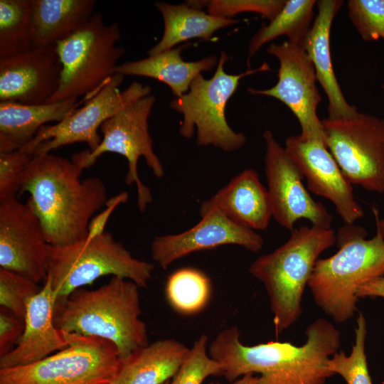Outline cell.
I'll return each instance as SVG.
<instances>
[{
    "instance_id": "cell-38",
    "label": "cell",
    "mask_w": 384,
    "mask_h": 384,
    "mask_svg": "<svg viewBox=\"0 0 384 384\" xmlns=\"http://www.w3.org/2000/svg\"><path fill=\"white\" fill-rule=\"evenodd\" d=\"M358 298L382 297L384 298V276L373 279L361 286L357 291Z\"/></svg>"
},
{
    "instance_id": "cell-42",
    "label": "cell",
    "mask_w": 384,
    "mask_h": 384,
    "mask_svg": "<svg viewBox=\"0 0 384 384\" xmlns=\"http://www.w3.org/2000/svg\"><path fill=\"white\" fill-rule=\"evenodd\" d=\"M164 384H170V382H169V381H168V382H166V383H164Z\"/></svg>"
},
{
    "instance_id": "cell-32",
    "label": "cell",
    "mask_w": 384,
    "mask_h": 384,
    "mask_svg": "<svg viewBox=\"0 0 384 384\" xmlns=\"http://www.w3.org/2000/svg\"><path fill=\"white\" fill-rule=\"evenodd\" d=\"M41 288L31 279L0 268V305L21 321H24L26 307L30 299Z\"/></svg>"
},
{
    "instance_id": "cell-10",
    "label": "cell",
    "mask_w": 384,
    "mask_h": 384,
    "mask_svg": "<svg viewBox=\"0 0 384 384\" xmlns=\"http://www.w3.org/2000/svg\"><path fill=\"white\" fill-rule=\"evenodd\" d=\"M155 102L149 95L127 105L107 119L100 127L102 134L99 146L93 151L85 149L73 154L72 161L82 171L91 167L103 154H120L127 161L125 183L135 184L137 206L144 212L153 201L150 189L141 181L138 174V161L143 157L155 176L161 178L164 169L153 149L149 132L148 119Z\"/></svg>"
},
{
    "instance_id": "cell-39",
    "label": "cell",
    "mask_w": 384,
    "mask_h": 384,
    "mask_svg": "<svg viewBox=\"0 0 384 384\" xmlns=\"http://www.w3.org/2000/svg\"><path fill=\"white\" fill-rule=\"evenodd\" d=\"M254 374H247L240 377L239 379L232 382L230 384H258V376ZM208 384H221L220 383L210 382Z\"/></svg>"
},
{
    "instance_id": "cell-20",
    "label": "cell",
    "mask_w": 384,
    "mask_h": 384,
    "mask_svg": "<svg viewBox=\"0 0 384 384\" xmlns=\"http://www.w3.org/2000/svg\"><path fill=\"white\" fill-rule=\"evenodd\" d=\"M212 210L220 211L232 221L252 230L266 229L272 217L268 191L252 169L243 170L202 202L200 216Z\"/></svg>"
},
{
    "instance_id": "cell-13",
    "label": "cell",
    "mask_w": 384,
    "mask_h": 384,
    "mask_svg": "<svg viewBox=\"0 0 384 384\" xmlns=\"http://www.w3.org/2000/svg\"><path fill=\"white\" fill-rule=\"evenodd\" d=\"M267 52L279 63L277 82L267 89L248 87L255 95L275 98L284 104L297 117L301 128L299 136L305 140L324 143L322 122L317 114L321 96L316 86L314 67L302 47L288 41L271 43Z\"/></svg>"
},
{
    "instance_id": "cell-15",
    "label": "cell",
    "mask_w": 384,
    "mask_h": 384,
    "mask_svg": "<svg viewBox=\"0 0 384 384\" xmlns=\"http://www.w3.org/2000/svg\"><path fill=\"white\" fill-rule=\"evenodd\" d=\"M48 246L41 223L26 203L0 201V268L43 283Z\"/></svg>"
},
{
    "instance_id": "cell-26",
    "label": "cell",
    "mask_w": 384,
    "mask_h": 384,
    "mask_svg": "<svg viewBox=\"0 0 384 384\" xmlns=\"http://www.w3.org/2000/svg\"><path fill=\"white\" fill-rule=\"evenodd\" d=\"M164 20V28L160 41L148 51L149 56L174 48L192 38L209 41L219 29L238 23L233 18H223L191 7L186 3H154Z\"/></svg>"
},
{
    "instance_id": "cell-36",
    "label": "cell",
    "mask_w": 384,
    "mask_h": 384,
    "mask_svg": "<svg viewBox=\"0 0 384 384\" xmlns=\"http://www.w3.org/2000/svg\"><path fill=\"white\" fill-rule=\"evenodd\" d=\"M24 330V322L8 309H0V356L14 348Z\"/></svg>"
},
{
    "instance_id": "cell-27",
    "label": "cell",
    "mask_w": 384,
    "mask_h": 384,
    "mask_svg": "<svg viewBox=\"0 0 384 384\" xmlns=\"http://www.w3.org/2000/svg\"><path fill=\"white\" fill-rule=\"evenodd\" d=\"M316 0H286L279 13L263 24L248 44L247 65L251 58L266 43L285 36L290 43L302 47L314 22Z\"/></svg>"
},
{
    "instance_id": "cell-6",
    "label": "cell",
    "mask_w": 384,
    "mask_h": 384,
    "mask_svg": "<svg viewBox=\"0 0 384 384\" xmlns=\"http://www.w3.org/2000/svg\"><path fill=\"white\" fill-rule=\"evenodd\" d=\"M154 269L151 263L133 257L107 231L71 245L48 246V276L56 302L107 275L123 277L145 288Z\"/></svg>"
},
{
    "instance_id": "cell-19",
    "label": "cell",
    "mask_w": 384,
    "mask_h": 384,
    "mask_svg": "<svg viewBox=\"0 0 384 384\" xmlns=\"http://www.w3.org/2000/svg\"><path fill=\"white\" fill-rule=\"evenodd\" d=\"M43 284L27 304L24 330L16 346L0 356V369L33 363L68 346L63 331L54 324L56 299L48 276Z\"/></svg>"
},
{
    "instance_id": "cell-1",
    "label": "cell",
    "mask_w": 384,
    "mask_h": 384,
    "mask_svg": "<svg viewBox=\"0 0 384 384\" xmlns=\"http://www.w3.org/2000/svg\"><path fill=\"white\" fill-rule=\"evenodd\" d=\"M82 171L67 158L35 154L21 178L20 193L40 220L48 245H68L84 240L95 213L105 206L107 187L100 177L80 179Z\"/></svg>"
},
{
    "instance_id": "cell-17",
    "label": "cell",
    "mask_w": 384,
    "mask_h": 384,
    "mask_svg": "<svg viewBox=\"0 0 384 384\" xmlns=\"http://www.w3.org/2000/svg\"><path fill=\"white\" fill-rule=\"evenodd\" d=\"M263 242L262 237L255 230L237 224L218 210H212L186 231L155 237L150 249L152 259L166 269L174 262L195 252L236 245L257 252Z\"/></svg>"
},
{
    "instance_id": "cell-9",
    "label": "cell",
    "mask_w": 384,
    "mask_h": 384,
    "mask_svg": "<svg viewBox=\"0 0 384 384\" xmlns=\"http://www.w3.org/2000/svg\"><path fill=\"white\" fill-rule=\"evenodd\" d=\"M68 346L31 364L0 369V384L112 383L120 364L111 342L63 331Z\"/></svg>"
},
{
    "instance_id": "cell-37",
    "label": "cell",
    "mask_w": 384,
    "mask_h": 384,
    "mask_svg": "<svg viewBox=\"0 0 384 384\" xmlns=\"http://www.w3.org/2000/svg\"><path fill=\"white\" fill-rule=\"evenodd\" d=\"M129 195L123 191L107 200L105 208L99 214L95 215L90 220L88 226V234L87 237H93L103 233L107 220L119 205L127 202Z\"/></svg>"
},
{
    "instance_id": "cell-33",
    "label": "cell",
    "mask_w": 384,
    "mask_h": 384,
    "mask_svg": "<svg viewBox=\"0 0 384 384\" xmlns=\"http://www.w3.org/2000/svg\"><path fill=\"white\" fill-rule=\"evenodd\" d=\"M186 3L198 9L206 6L208 14L223 18H233L240 13L252 12L270 21L282 10L286 0H212Z\"/></svg>"
},
{
    "instance_id": "cell-4",
    "label": "cell",
    "mask_w": 384,
    "mask_h": 384,
    "mask_svg": "<svg viewBox=\"0 0 384 384\" xmlns=\"http://www.w3.org/2000/svg\"><path fill=\"white\" fill-rule=\"evenodd\" d=\"M367 234L353 224L341 227L338 250L316 261L308 283L316 304L339 324L354 316L358 289L384 276V237L377 228L372 238Z\"/></svg>"
},
{
    "instance_id": "cell-29",
    "label": "cell",
    "mask_w": 384,
    "mask_h": 384,
    "mask_svg": "<svg viewBox=\"0 0 384 384\" xmlns=\"http://www.w3.org/2000/svg\"><path fill=\"white\" fill-rule=\"evenodd\" d=\"M30 0H0V59L31 49Z\"/></svg>"
},
{
    "instance_id": "cell-25",
    "label": "cell",
    "mask_w": 384,
    "mask_h": 384,
    "mask_svg": "<svg viewBox=\"0 0 384 384\" xmlns=\"http://www.w3.org/2000/svg\"><path fill=\"white\" fill-rule=\"evenodd\" d=\"M186 45L150 55L146 58L117 65L115 73L156 79L167 85L176 97L186 93L192 81L202 72L210 71L218 60L209 55L197 61H184L182 50Z\"/></svg>"
},
{
    "instance_id": "cell-21",
    "label": "cell",
    "mask_w": 384,
    "mask_h": 384,
    "mask_svg": "<svg viewBox=\"0 0 384 384\" xmlns=\"http://www.w3.org/2000/svg\"><path fill=\"white\" fill-rule=\"evenodd\" d=\"M340 0L316 1L318 13L302 47L309 57L316 80L328 100L329 119H341L356 116L359 112L346 100L336 79L331 60L330 34L333 21L341 8Z\"/></svg>"
},
{
    "instance_id": "cell-5",
    "label": "cell",
    "mask_w": 384,
    "mask_h": 384,
    "mask_svg": "<svg viewBox=\"0 0 384 384\" xmlns=\"http://www.w3.org/2000/svg\"><path fill=\"white\" fill-rule=\"evenodd\" d=\"M336 242L331 228L302 225L270 253L258 257L250 273L268 294L277 334L294 324L302 313V297L319 256Z\"/></svg>"
},
{
    "instance_id": "cell-30",
    "label": "cell",
    "mask_w": 384,
    "mask_h": 384,
    "mask_svg": "<svg viewBox=\"0 0 384 384\" xmlns=\"http://www.w3.org/2000/svg\"><path fill=\"white\" fill-rule=\"evenodd\" d=\"M366 334V321L359 312L351 352L347 356L343 351H337L329 360V369L341 376L346 384H372L365 351Z\"/></svg>"
},
{
    "instance_id": "cell-7",
    "label": "cell",
    "mask_w": 384,
    "mask_h": 384,
    "mask_svg": "<svg viewBox=\"0 0 384 384\" xmlns=\"http://www.w3.org/2000/svg\"><path fill=\"white\" fill-rule=\"evenodd\" d=\"M228 55L222 51L213 77L205 79L199 74L191 82L188 91L170 102V107L183 114L179 132L191 138L197 129V144L213 146L230 152L243 146L246 142L244 134L235 132L228 124L225 108L233 95L240 80L250 75L270 70L267 63L259 68L238 75L228 74L224 65Z\"/></svg>"
},
{
    "instance_id": "cell-22",
    "label": "cell",
    "mask_w": 384,
    "mask_h": 384,
    "mask_svg": "<svg viewBox=\"0 0 384 384\" xmlns=\"http://www.w3.org/2000/svg\"><path fill=\"white\" fill-rule=\"evenodd\" d=\"M99 91L87 95L80 100L73 98L42 105L0 102V152L21 149L46 124L63 121Z\"/></svg>"
},
{
    "instance_id": "cell-34",
    "label": "cell",
    "mask_w": 384,
    "mask_h": 384,
    "mask_svg": "<svg viewBox=\"0 0 384 384\" xmlns=\"http://www.w3.org/2000/svg\"><path fill=\"white\" fill-rule=\"evenodd\" d=\"M349 18L365 41L384 40V0H349Z\"/></svg>"
},
{
    "instance_id": "cell-2",
    "label": "cell",
    "mask_w": 384,
    "mask_h": 384,
    "mask_svg": "<svg viewBox=\"0 0 384 384\" xmlns=\"http://www.w3.org/2000/svg\"><path fill=\"white\" fill-rule=\"evenodd\" d=\"M240 335L235 326L225 329L208 346L209 356L221 365L222 375L230 382L257 373L258 384H325L333 376L328 368L332 348L316 333L307 334L299 346L288 341L246 346Z\"/></svg>"
},
{
    "instance_id": "cell-18",
    "label": "cell",
    "mask_w": 384,
    "mask_h": 384,
    "mask_svg": "<svg viewBox=\"0 0 384 384\" xmlns=\"http://www.w3.org/2000/svg\"><path fill=\"white\" fill-rule=\"evenodd\" d=\"M61 73L56 45L0 59V102L47 103L59 87Z\"/></svg>"
},
{
    "instance_id": "cell-12",
    "label": "cell",
    "mask_w": 384,
    "mask_h": 384,
    "mask_svg": "<svg viewBox=\"0 0 384 384\" xmlns=\"http://www.w3.org/2000/svg\"><path fill=\"white\" fill-rule=\"evenodd\" d=\"M124 77L115 73L81 107L60 122L43 126L34 138L20 149L33 155L42 154L70 144L85 142L90 151L95 150L102 140L100 128L107 119L127 105L151 95L149 85L137 81L120 91Z\"/></svg>"
},
{
    "instance_id": "cell-11",
    "label": "cell",
    "mask_w": 384,
    "mask_h": 384,
    "mask_svg": "<svg viewBox=\"0 0 384 384\" xmlns=\"http://www.w3.org/2000/svg\"><path fill=\"white\" fill-rule=\"evenodd\" d=\"M324 144L353 185L384 193V119L359 112L341 119L321 120Z\"/></svg>"
},
{
    "instance_id": "cell-16",
    "label": "cell",
    "mask_w": 384,
    "mask_h": 384,
    "mask_svg": "<svg viewBox=\"0 0 384 384\" xmlns=\"http://www.w3.org/2000/svg\"><path fill=\"white\" fill-rule=\"evenodd\" d=\"M284 149L306 178L308 189L330 201L345 224L353 225L364 215L352 184L324 142L292 135L287 138Z\"/></svg>"
},
{
    "instance_id": "cell-35",
    "label": "cell",
    "mask_w": 384,
    "mask_h": 384,
    "mask_svg": "<svg viewBox=\"0 0 384 384\" xmlns=\"http://www.w3.org/2000/svg\"><path fill=\"white\" fill-rule=\"evenodd\" d=\"M33 156L21 149L0 152V201L16 198L23 173Z\"/></svg>"
},
{
    "instance_id": "cell-23",
    "label": "cell",
    "mask_w": 384,
    "mask_h": 384,
    "mask_svg": "<svg viewBox=\"0 0 384 384\" xmlns=\"http://www.w3.org/2000/svg\"><path fill=\"white\" fill-rule=\"evenodd\" d=\"M31 48L56 45L82 28L94 15L95 0H30Z\"/></svg>"
},
{
    "instance_id": "cell-3",
    "label": "cell",
    "mask_w": 384,
    "mask_h": 384,
    "mask_svg": "<svg viewBox=\"0 0 384 384\" xmlns=\"http://www.w3.org/2000/svg\"><path fill=\"white\" fill-rule=\"evenodd\" d=\"M139 287L120 277L95 289H78L55 303L54 324L63 331L113 343L120 360L149 344L141 319Z\"/></svg>"
},
{
    "instance_id": "cell-14",
    "label": "cell",
    "mask_w": 384,
    "mask_h": 384,
    "mask_svg": "<svg viewBox=\"0 0 384 384\" xmlns=\"http://www.w3.org/2000/svg\"><path fill=\"white\" fill-rule=\"evenodd\" d=\"M265 171L272 204V217L281 226L292 231L300 219L311 225L331 228L333 217L326 208L311 196L303 183V176L284 147L273 133L266 129Z\"/></svg>"
},
{
    "instance_id": "cell-40",
    "label": "cell",
    "mask_w": 384,
    "mask_h": 384,
    "mask_svg": "<svg viewBox=\"0 0 384 384\" xmlns=\"http://www.w3.org/2000/svg\"><path fill=\"white\" fill-rule=\"evenodd\" d=\"M373 211L375 218L376 228L379 229L384 237V218L381 220L379 218L378 211L376 208H373Z\"/></svg>"
},
{
    "instance_id": "cell-43",
    "label": "cell",
    "mask_w": 384,
    "mask_h": 384,
    "mask_svg": "<svg viewBox=\"0 0 384 384\" xmlns=\"http://www.w3.org/2000/svg\"><path fill=\"white\" fill-rule=\"evenodd\" d=\"M103 384H112V383H103Z\"/></svg>"
},
{
    "instance_id": "cell-8",
    "label": "cell",
    "mask_w": 384,
    "mask_h": 384,
    "mask_svg": "<svg viewBox=\"0 0 384 384\" xmlns=\"http://www.w3.org/2000/svg\"><path fill=\"white\" fill-rule=\"evenodd\" d=\"M117 22L105 24L100 13L68 38L56 43L62 65L59 87L47 103L68 100L99 91L115 74L124 48L117 46Z\"/></svg>"
},
{
    "instance_id": "cell-24",
    "label": "cell",
    "mask_w": 384,
    "mask_h": 384,
    "mask_svg": "<svg viewBox=\"0 0 384 384\" xmlns=\"http://www.w3.org/2000/svg\"><path fill=\"white\" fill-rule=\"evenodd\" d=\"M189 351L175 339L156 341L120 360L112 384H164L174 377Z\"/></svg>"
},
{
    "instance_id": "cell-41",
    "label": "cell",
    "mask_w": 384,
    "mask_h": 384,
    "mask_svg": "<svg viewBox=\"0 0 384 384\" xmlns=\"http://www.w3.org/2000/svg\"><path fill=\"white\" fill-rule=\"evenodd\" d=\"M381 87H382V90H383V95H384V83H383V84L381 85Z\"/></svg>"
},
{
    "instance_id": "cell-31",
    "label": "cell",
    "mask_w": 384,
    "mask_h": 384,
    "mask_svg": "<svg viewBox=\"0 0 384 384\" xmlns=\"http://www.w3.org/2000/svg\"><path fill=\"white\" fill-rule=\"evenodd\" d=\"M222 374L221 365L208 354V336L202 334L193 343L170 384H202L208 377Z\"/></svg>"
},
{
    "instance_id": "cell-28",
    "label": "cell",
    "mask_w": 384,
    "mask_h": 384,
    "mask_svg": "<svg viewBox=\"0 0 384 384\" xmlns=\"http://www.w3.org/2000/svg\"><path fill=\"white\" fill-rule=\"evenodd\" d=\"M210 292L209 278L201 271L191 267L173 272L166 285L169 304L176 311L184 314L201 311L208 304Z\"/></svg>"
}]
</instances>
